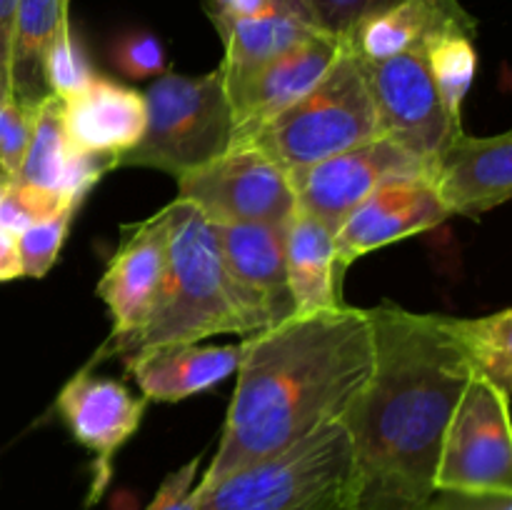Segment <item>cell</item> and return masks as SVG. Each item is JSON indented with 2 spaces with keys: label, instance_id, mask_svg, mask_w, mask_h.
<instances>
[{
  "label": "cell",
  "instance_id": "cell-1",
  "mask_svg": "<svg viewBox=\"0 0 512 510\" xmlns=\"http://www.w3.org/2000/svg\"><path fill=\"white\" fill-rule=\"evenodd\" d=\"M373 370L340 418L350 440V510H430L445 430L473 378L448 318L368 308Z\"/></svg>",
  "mask_w": 512,
  "mask_h": 510
},
{
  "label": "cell",
  "instance_id": "cell-2",
  "mask_svg": "<svg viewBox=\"0 0 512 510\" xmlns=\"http://www.w3.org/2000/svg\"><path fill=\"white\" fill-rule=\"evenodd\" d=\"M370 370L368 310L348 303L248 335L218 450L195 485L208 488L340 420Z\"/></svg>",
  "mask_w": 512,
  "mask_h": 510
},
{
  "label": "cell",
  "instance_id": "cell-3",
  "mask_svg": "<svg viewBox=\"0 0 512 510\" xmlns=\"http://www.w3.org/2000/svg\"><path fill=\"white\" fill-rule=\"evenodd\" d=\"M165 213L168 270L153 308L133 333L105 340L85 368L108 358L130 363L150 350L200 343L213 335L248 338L268 328L230 278L213 223L178 198L165 205Z\"/></svg>",
  "mask_w": 512,
  "mask_h": 510
},
{
  "label": "cell",
  "instance_id": "cell-4",
  "mask_svg": "<svg viewBox=\"0 0 512 510\" xmlns=\"http://www.w3.org/2000/svg\"><path fill=\"white\" fill-rule=\"evenodd\" d=\"M350 495V440L333 420L273 458L195 485V510H350Z\"/></svg>",
  "mask_w": 512,
  "mask_h": 510
},
{
  "label": "cell",
  "instance_id": "cell-5",
  "mask_svg": "<svg viewBox=\"0 0 512 510\" xmlns=\"http://www.w3.org/2000/svg\"><path fill=\"white\" fill-rule=\"evenodd\" d=\"M378 135V110L365 63L348 40H343L328 73L303 98L270 120L248 145L268 155L290 175Z\"/></svg>",
  "mask_w": 512,
  "mask_h": 510
},
{
  "label": "cell",
  "instance_id": "cell-6",
  "mask_svg": "<svg viewBox=\"0 0 512 510\" xmlns=\"http://www.w3.org/2000/svg\"><path fill=\"white\" fill-rule=\"evenodd\" d=\"M143 98V138L115 160L113 170L153 168L180 178L233 148V118L220 68L205 75L165 70Z\"/></svg>",
  "mask_w": 512,
  "mask_h": 510
},
{
  "label": "cell",
  "instance_id": "cell-7",
  "mask_svg": "<svg viewBox=\"0 0 512 510\" xmlns=\"http://www.w3.org/2000/svg\"><path fill=\"white\" fill-rule=\"evenodd\" d=\"M435 490L512 495L510 403L483 378H470L445 430Z\"/></svg>",
  "mask_w": 512,
  "mask_h": 510
},
{
  "label": "cell",
  "instance_id": "cell-8",
  "mask_svg": "<svg viewBox=\"0 0 512 510\" xmlns=\"http://www.w3.org/2000/svg\"><path fill=\"white\" fill-rule=\"evenodd\" d=\"M175 180L178 200L210 223L285 225L298 208L290 175L253 145L230 148Z\"/></svg>",
  "mask_w": 512,
  "mask_h": 510
},
{
  "label": "cell",
  "instance_id": "cell-9",
  "mask_svg": "<svg viewBox=\"0 0 512 510\" xmlns=\"http://www.w3.org/2000/svg\"><path fill=\"white\" fill-rule=\"evenodd\" d=\"M365 75L378 110L380 135L418 158L435 163L450 140L463 133V125L450 118L435 88L423 48L365 63Z\"/></svg>",
  "mask_w": 512,
  "mask_h": 510
},
{
  "label": "cell",
  "instance_id": "cell-10",
  "mask_svg": "<svg viewBox=\"0 0 512 510\" xmlns=\"http://www.w3.org/2000/svg\"><path fill=\"white\" fill-rule=\"evenodd\" d=\"M433 175V163L418 158L395 140L378 135L363 145L290 173L298 208L340 228L350 210L363 203L375 188L398 178Z\"/></svg>",
  "mask_w": 512,
  "mask_h": 510
},
{
  "label": "cell",
  "instance_id": "cell-11",
  "mask_svg": "<svg viewBox=\"0 0 512 510\" xmlns=\"http://www.w3.org/2000/svg\"><path fill=\"white\" fill-rule=\"evenodd\" d=\"M340 48L343 40L318 30L250 73L223 75L233 118V148L248 145L270 120L303 98L328 73Z\"/></svg>",
  "mask_w": 512,
  "mask_h": 510
},
{
  "label": "cell",
  "instance_id": "cell-12",
  "mask_svg": "<svg viewBox=\"0 0 512 510\" xmlns=\"http://www.w3.org/2000/svg\"><path fill=\"white\" fill-rule=\"evenodd\" d=\"M148 400L115 378H103L78 370L55 400L60 420L73 440L95 455L93 483L88 505L98 503L113 478V460L118 450L138 433Z\"/></svg>",
  "mask_w": 512,
  "mask_h": 510
},
{
  "label": "cell",
  "instance_id": "cell-13",
  "mask_svg": "<svg viewBox=\"0 0 512 510\" xmlns=\"http://www.w3.org/2000/svg\"><path fill=\"white\" fill-rule=\"evenodd\" d=\"M450 218L435 193L433 175L398 178L375 188L335 230V253L345 270L363 255L433 230Z\"/></svg>",
  "mask_w": 512,
  "mask_h": 510
},
{
  "label": "cell",
  "instance_id": "cell-14",
  "mask_svg": "<svg viewBox=\"0 0 512 510\" xmlns=\"http://www.w3.org/2000/svg\"><path fill=\"white\" fill-rule=\"evenodd\" d=\"M120 243L98 283V298L108 305L113 330L123 338L140 328L153 308L168 270V213L158 210L140 223L120 228Z\"/></svg>",
  "mask_w": 512,
  "mask_h": 510
},
{
  "label": "cell",
  "instance_id": "cell-15",
  "mask_svg": "<svg viewBox=\"0 0 512 510\" xmlns=\"http://www.w3.org/2000/svg\"><path fill=\"white\" fill-rule=\"evenodd\" d=\"M433 185L448 215L478 218L512 195V133H463L435 158Z\"/></svg>",
  "mask_w": 512,
  "mask_h": 510
},
{
  "label": "cell",
  "instance_id": "cell-16",
  "mask_svg": "<svg viewBox=\"0 0 512 510\" xmlns=\"http://www.w3.org/2000/svg\"><path fill=\"white\" fill-rule=\"evenodd\" d=\"M230 278L268 328L293 318L285 268V225L213 223Z\"/></svg>",
  "mask_w": 512,
  "mask_h": 510
},
{
  "label": "cell",
  "instance_id": "cell-17",
  "mask_svg": "<svg viewBox=\"0 0 512 510\" xmlns=\"http://www.w3.org/2000/svg\"><path fill=\"white\" fill-rule=\"evenodd\" d=\"M63 123L70 148L108 160L110 170L138 145L145 130V98L138 90L93 75L73 98L63 100Z\"/></svg>",
  "mask_w": 512,
  "mask_h": 510
},
{
  "label": "cell",
  "instance_id": "cell-18",
  "mask_svg": "<svg viewBox=\"0 0 512 510\" xmlns=\"http://www.w3.org/2000/svg\"><path fill=\"white\" fill-rule=\"evenodd\" d=\"M108 170V160L70 148L63 123V100L58 95L48 93L33 105L28 148L13 180L63 200L83 203Z\"/></svg>",
  "mask_w": 512,
  "mask_h": 510
},
{
  "label": "cell",
  "instance_id": "cell-19",
  "mask_svg": "<svg viewBox=\"0 0 512 510\" xmlns=\"http://www.w3.org/2000/svg\"><path fill=\"white\" fill-rule=\"evenodd\" d=\"M243 353L245 338L233 345H170L138 355L125 363V370L148 403H178L235 375Z\"/></svg>",
  "mask_w": 512,
  "mask_h": 510
},
{
  "label": "cell",
  "instance_id": "cell-20",
  "mask_svg": "<svg viewBox=\"0 0 512 510\" xmlns=\"http://www.w3.org/2000/svg\"><path fill=\"white\" fill-rule=\"evenodd\" d=\"M285 268L295 315L343 308L345 268L335 253V230L295 208L285 223Z\"/></svg>",
  "mask_w": 512,
  "mask_h": 510
},
{
  "label": "cell",
  "instance_id": "cell-21",
  "mask_svg": "<svg viewBox=\"0 0 512 510\" xmlns=\"http://www.w3.org/2000/svg\"><path fill=\"white\" fill-rule=\"evenodd\" d=\"M448 23L475 25V20L458 0H398L365 18L345 40L363 63H380L423 48L428 35Z\"/></svg>",
  "mask_w": 512,
  "mask_h": 510
},
{
  "label": "cell",
  "instance_id": "cell-22",
  "mask_svg": "<svg viewBox=\"0 0 512 510\" xmlns=\"http://www.w3.org/2000/svg\"><path fill=\"white\" fill-rule=\"evenodd\" d=\"M65 20H70L65 0H18L10 58L13 95L18 103L35 105L48 95L43 75L45 55Z\"/></svg>",
  "mask_w": 512,
  "mask_h": 510
},
{
  "label": "cell",
  "instance_id": "cell-23",
  "mask_svg": "<svg viewBox=\"0 0 512 510\" xmlns=\"http://www.w3.org/2000/svg\"><path fill=\"white\" fill-rule=\"evenodd\" d=\"M215 30L225 45L223 63H220V73L225 78L250 73L318 33L310 20L298 18V15H263V18L233 20Z\"/></svg>",
  "mask_w": 512,
  "mask_h": 510
},
{
  "label": "cell",
  "instance_id": "cell-24",
  "mask_svg": "<svg viewBox=\"0 0 512 510\" xmlns=\"http://www.w3.org/2000/svg\"><path fill=\"white\" fill-rule=\"evenodd\" d=\"M445 318L475 378H483L485 383L493 385L510 403L512 310L503 308L498 313L480 315V318H453V315H445Z\"/></svg>",
  "mask_w": 512,
  "mask_h": 510
},
{
  "label": "cell",
  "instance_id": "cell-25",
  "mask_svg": "<svg viewBox=\"0 0 512 510\" xmlns=\"http://www.w3.org/2000/svg\"><path fill=\"white\" fill-rule=\"evenodd\" d=\"M475 25L448 23L428 35L423 43L433 83L448 108L450 118L463 125V103L478 75V50H475Z\"/></svg>",
  "mask_w": 512,
  "mask_h": 510
},
{
  "label": "cell",
  "instance_id": "cell-26",
  "mask_svg": "<svg viewBox=\"0 0 512 510\" xmlns=\"http://www.w3.org/2000/svg\"><path fill=\"white\" fill-rule=\"evenodd\" d=\"M43 75L48 93L58 95L60 100L73 98L75 93H80L93 80L95 73L90 70L88 60H85L83 48H80L78 38H75L73 28H70V20L60 25L53 43H50L48 55H45Z\"/></svg>",
  "mask_w": 512,
  "mask_h": 510
},
{
  "label": "cell",
  "instance_id": "cell-27",
  "mask_svg": "<svg viewBox=\"0 0 512 510\" xmlns=\"http://www.w3.org/2000/svg\"><path fill=\"white\" fill-rule=\"evenodd\" d=\"M78 208L80 205H68L60 213H55L53 218L40 220V223L30 225L23 233H18V253L20 265H23V278L38 280L48 275V270L53 268L60 250H63L70 223H73Z\"/></svg>",
  "mask_w": 512,
  "mask_h": 510
},
{
  "label": "cell",
  "instance_id": "cell-28",
  "mask_svg": "<svg viewBox=\"0 0 512 510\" xmlns=\"http://www.w3.org/2000/svg\"><path fill=\"white\" fill-rule=\"evenodd\" d=\"M68 205L80 203L63 200L53 193H43V190H35L30 185L18 183V180H8L3 200H0V228L18 235L30 225L40 223V220L53 218L55 213H60Z\"/></svg>",
  "mask_w": 512,
  "mask_h": 510
},
{
  "label": "cell",
  "instance_id": "cell-29",
  "mask_svg": "<svg viewBox=\"0 0 512 510\" xmlns=\"http://www.w3.org/2000/svg\"><path fill=\"white\" fill-rule=\"evenodd\" d=\"M115 70L130 80L158 78L168 70V55L158 35L148 30H128L110 48Z\"/></svg>",
  "mask_w": 512,
  "mask_h": 510
},
{
  "label": "cell",
  "instance_id": "cell-30",
  "mask_svg": "<svg viewBox=\"0 0 512 510\" xmlns=\"http://www.w3.org/2000/svg\"><path fill=\"white\" fill-rule=\"evenodd\" d=\"M398 0H303L308 18L320 33L345 40L365 18Z\"/></svg>",
  "mask_w": 512,
  "mask_h": 510
},
{
  "label": "cell",
  "instance_id": "cell-31",
  "mask_svg": "<svg viewBox=\"0 0 512 510\" xmlns=\"http://www.w3.org/2000/svg\"><path fill=\"white\" fill-rule=\"evenodd\" d=\"M33 123V105L18 100L0 103V178L13 180L23 163Z\"/></svg>",
  "mask_w": 512,
  "mask_h": 510
},
{
  "label": "cell",
  "instance_id": "cell-32",
  "mask_svg": "<svg viewBox=\"0 0 512 510\" xmlns=\"http://www.w3.org/2000/svg\"><path fill=\"white\" fill-rule=\"evenodd\" d=\"M203 8L215 28L233 20L263 18V15H298L310 20L303 0H203Z\"/></svg>",
  "mask_w": 512,
  "mask_h": 510
},
{
  "label": "cell",
  "instance_id": "cell-33",
  "mask_svg": "<svg viewBox=\"0 0 512 510\" xmlns=\"http://www.w3.org/2000/svg\"><path fill=\"white\" fill-rule=\"evenodd\" d=\"M200 458L188 460L160 483L158 493L145 510H195V483H198Z\"/></svg>",
  "mask_w": 512,
  "mask_h": 510
},
{
  "label": "cell",
  "instance_id": "cell-34",
  "mask_svg": "<svg viewBox=\"0 0 512 510\" xmlns=\"http://www.w3.org/2000/svg\"><path fill=\"white\" fill-rule=\"evenodd\" d=\"M430 510H512V495L435 490Z\"/></svg>",
  "mask_w": 512,
  "mask_h": 510
},
{
  "label": "cell",
  "instance_id": "cell-35",
  "mask_svg": "<svg viewBox=\"0 0 512 510\" xmlns=\"http://www.w3.org/2000/svg\"><path fill=\"white\" fill-rule=\"evenodd\" d=\"M15 13H18V0H0V103L15 100L13 78H10Z\"/></svg>",
  "mask_w": 512,
  "mask_h": 510
},
{
  "label": "cell",
  "instance_id": "cell-36",
  "mask_svg": "<svg viewBox=\"0 0 512 510\" xmlns=\"http://www.w3.org/2000/svg\"><path fill=\"white\" fill-rule=\"evenodd\" d=\"M23 278V265L18 253V235L0 228V283Z\"/></svg>",
  "mask_w": 512,
  "mask_h": 510
},
{
  "label": "cell",
  "instance_id": "cell-37",
  "mask_svg": "<svg viewBox=\"0 0 512 510\" xmlns=\"http://www.w3.org/2000/svg\"><path fill=\"white\" fill-rule=\"evenodd\" d=\"M5 185H8V180L0 178V200H3V193H5Z\"/></svg>",
  "mask_w": 512,
  "mask_h": 510
},
{
  "label": "cell",
  "instance_id": "cell-38",
  "mask_svg": "<svg viewBox=\"0 0 512 510\" xmlns=\"http://www.w3.org/2000/svg\"><path fill=\"white\" fill-rule=\"evenodd\" d=\"M65 3H70V0H65Z\"/></svg>",
  "mask_w": 512,
  "mask_h": 510
}]
</instances>
